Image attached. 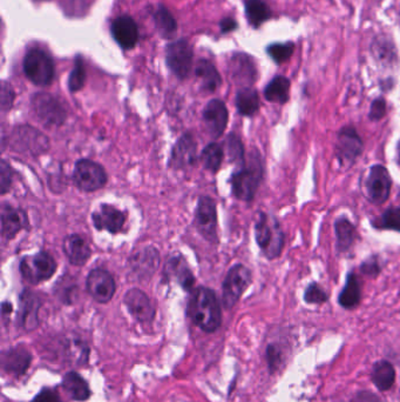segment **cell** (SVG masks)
<instances>
[{
    "label": "cell",
    "mask_w": 400,
    "mask_h": 402,
    "mask_svg": "<svg viewBox=\"0 0 400 402\" xmlns=\"http://www.w3.org/2000/svg\"><path fill=\"white\" fill-rule=\"evenodd\" d=\"M187 313L193 323L207 333H214L222 323V312L215 293L203 286L190 292Z\"/></svg>",
    "instance_id": "6da1fadb"
},
{
    "label": "cell",
    "mask_w": 400,
    "mask_h": 402,
    "mask_svg": "<svg viewBox=\"0 0 400 402\" xmlns=\"http://www.w3.org/2000/svg\"><path fill=\"white\" fill-rule=\"evenodd\" d=\"M263 179V165L258 153L250 155L249 162L241 166L230 178L234 196L242 201H251Z\"/></svg>",
    "instance_id": "7a4b0ae2"
},
{
    "label": "cell",
    "mask_w": 400,
    "mask_h": 402,
    "mask_svg": "<svg viewBox=\"0 0 400 402\" xmlns=\"http://www.w3.org/2000/svg\"><path fill=\"white\" fill-rule=\"evenodd\" d=\"M255 238L265 258L273 260L280 257L284 246V233L275 218L264 212L257 214Z\"/></svg>",
    "instance_id": "3957f363"
},
{
    "label": "cell",
    "mask_w": 400,
    "mask_h": 402,
    "mask_svg": "<svg viewBox=\"0 0 400 402\" xmlns=\"http://www.w3.org/2000/svg\"><path fill=\"white\" fill-rule=\"evenodd\" d=\"M25 76L37 86H48L55 79V62L47 52L31 48L23 62Z\"/></svg>",
    "instance_id": "277c9868"
},
{
    "label": "cell",
    "mask_w": 400,
    "mask_h": 402,
    "mask_svg": "<svg viewBox=\"0 0 400 402\" xmlns=\"http://www.w3.org/2000/svg\"><path fill=\"white\" fill-rule=\"evenodd\" d=\"M21 277L31 285L47 281L57 271V262L47 252H38L37 255H26L21 262Z\"/></svg>",
    "instance_id": "5b68a950"
},
{
    "label": "cell",
    "mask_w": 400,
    "mask_h": 402,
    "mask_svg": "<svg viewBox=\"0 0 400 402\" xmlns=\"http://www.w3.org/2000/svg\"><path fill=\"white\" fill-rule=\"evenodd\" d=\"M253 275L249 268L237 264L227 273L222 286V303L226 310H232L241 299L243 293L251 285Z\"/></svg>",
    "instance_id": "8992f818"
},
{
    "label": "cell",
    "mask_w": 400,
    "mask_h": 402,
    "mask_svg": "<svg viewBox=\"0 0 400 402\" xmlns=\"http://www.w3.org/2000/svg\"><path fill=\"white\" fill-rule=\"evenodd\" d=\"M32 110L41 123L48 126H59L64 124L67 113L65 106L60 103L58 98L50 93H35L32 96Z\"/></svg>",
    "instance_id": "52a82bcc"
},
{
    "label": "cell",
    "mask_w": 400,
    "mask_h": 402,
    "mask_svg": "<svg viewBox=\"0 0 400 402\" xmlns=\"http://www.w3.org/2000/svg\"><path fill=\"white\" fill-rule=\"evenodd\" d=\"M73 179L84 192H96L106 185L107 173L98 162L89 159H80L76 162Z\"/></svg>",
    "instance_id": "ba28073f"
},
{
    "label": "cell",
    "mask_w": 400,
    "mask_h": 402,
    "mask_svg": "<svg viewBox=\"0 0 400 402\" xmlns=\"http://www.w3.org/2000/svg\"><path fill=\"white\" fill-rule=\"evenodd\" d=\"M192 45L185 39H178L168 45L166 50V62L168 67L178 79H185L190 74L193 67Z\"/></svg>",
    "instance_id": "9c48e42d"
},
{
    "label": "cell",
    "mask_w": 400,
    "mask_h": 402,
    "mask_svg": "<svg viewBox=\"0 0 400 402\" xmlns=\"http://www.w3.org/2000/svg\"><path fill=\"white\" fill-rule=\"evenodd\" d=\"M86 289L96 303H107L113 299L117 284L110 272L103 268H96L89 272L86 280Z\"/></svg>",
    "instance_id": "30bf717a"
},
{
    "label": "cell",
    "mask_w": 400,
    "mask_h": 402,
    "mask_svg": "<svg viewBox=\"0 0 400 402\" xmlns=\"http://www.w3.org/2000/svg\"><path fill=\"white\" fill-rule=\"evenodd\" d=\"M195 226L205 240L217 241V212L215 201L210 196H200L196 207Z\"/></svg>",
    "instance_id": "8fae6325"
},
{
    "label": "cell",
    "mask_w": 400,
    "mask_h": 402,
    "mask_svg": "<svg viewBox=\"0 0 400 402\" xmlns=\"http://www.w3.org/2000/svg\"><path fill=\"white\" fill-rule=\"evenodd\" d=\"M362 138L353 126H345L339 131L335 152L343 165H351L362 153Z\"/></svg>",
    "instance_id": "7c38bea8"
},
{
    "label": "cell",
    "mask_w": 400,
    "mask_h": 402,
    "mask_svg": "<svg viewBox=\"0 0 400 402\" xmlns=\"http://www.w3.org/2000/svg\"><path fill=\"white\" fill-rule=\"evenodd\" d=\"M123 305L137 323H149L154 320V305L140 289H130L123 296Z\"/></svg>",
    "instance_id": "4fadbf2b"
},
{
    "label": "cell",
    "mask_w": 400,
    "mask_h": 402,
    "mask_svg": "<svg viewBox=\"0 0 400 402\" xmlns=\"http://www.w3.org/2000/svg\"><path fill=\"white\" fill-rule=\"evenodd\" d=\"M390 173L384 166L373 165L370 169L369 177L366 180V189L367 194L372 203H384L389 199L391 193Z\"/></svg>",
    "instance_id": "5bb4252c"
},
{
    "label": "cell",
    "mask_w": 400,
    "mask_h": 402,
    "mask_svg": "<svg viewBox=\"0 0 400 402\" xmlns=\"http://www.w3.org/2000/svg\"><path fill=\"white\" fill-rule=\"evenodd\" d=\"M202 117L205 130L210 134V137L219 138L226 131L229 112L222 100L212 99L205 105Z\"/></svg>",
    "instance_id": "9a60e30c"
},
{
    "label": "cell",
    "mask_w": 400,
    "mask_h": 402,
    "mask_svg": "<svg viewBox=\"0 0 400 402\" xmlns=\"http://www.w3.org/2000/svg\"><path fill=\"white\" fill-rule=\"evenodd\" d=\"M41 299L38 294L30 289H25L19 296V312L18 323L19 326L26 332H32L39 326V311H40Z\"/></svg>",
    "instance_id": "2e32d148"
},
{
    "label": "cell",
    "mask_w": 400,
    "mask_h": 402,
    "mask_svg": "<svg viewBox=\"0 0 400 402\" xmlns=\"http://www.w3.org/2000/svg\"><path fill=\"white\" fill-rule=\"evenodd\" d=\"M92 221L96 230L118 234L120 233L125 226L126 216L113 205L103 203L98 210L93 212Z\"/></svg>",
    "instance_id": "e0dca14e"
},
{
    "label": "cell",
    "mask_w": 400,
    "mask_h": 402,
    "mask_svg": "<svg viewBox=\"0 0 400 402\" xmlns=\"http://www.w3.org/2000/svg\"><path fill=\"white\" fill-rule=\"evenodd\" d=\"M198 158V144L192 134L185 133L182 135L171 151L169 166L171 169H182L190 166Z\"/></svg>",
    "instance_id": "ac0fdd59"
},
{
    "label": "cell",
    "mask_w": 400,
    "mask_h": 402,
    "mask_svg": "<svg viewBox=\"0 0 400 402\" xmlns=\"http://www.w3.org/2000/svg\"><path fill=\"white\" fill-rule=\"evenodd\" d=\"M32 364L31 352L23 345L8 348L1 355V367L7 374L21 376Z\"/></svg>",
    "instance_id": "d6986e66"
},
{
    "label": "cell",
    "mask_w": 400,
    "mask_h": 402,
    "mask_svg": "<svg viewBox=\"0 0 400 402\" xmlns=\"http://www.w3.org/2000/svg\"><path fill=\"white\" fill-rule=\"evenodd\" d=\"M130 269L139 278H149L160 265V255L154 247H144L130 258Z\"/></svg>",
    "instance_id": "ffe728a7"
},
{
    "label": "cell",
    "mask_w": 400,
    "mask_h": 402,
    "mask_svg": "<svg viewBox=\"0 0 400 402\" xmlns=\"http://www.w3.org/2000/svg\"><path fill=\"white\" fill-rule=\"evenodd\" d=\"M110 31L114 40L123 50H132L139 42V28L130 16H120L112 23Z\"/></svg>",
    "instance_id": "44dd1931"
},
{
    "label": "cell",
    "mask_w": 400,
    "mask_h": 402,
    "mask_svg": "<svg viewBox=\"0 0 400 402\" xmlns=\"http://www.w3.org/2000/svg\"><path fill=\"white\" fill-rule=\"evenodd\" d=\"M230 77L239 85H251L257 79V67L253 59L244 53H236L230 59Z\"/></svg>",
    "instance_id": "7402d4cb"
},
{
    "label": "cell",
    "mask_w": 400,
    "mask_h": 402,
    "mask_svg": "<svg viewBox=\"0 0 400 402\" xmlns=\"http://www.w3.org/2000/svg\"><path fill=\"white\" fill-rule=\"evenodd\" d=\"M28 216L21 208H14L8 203L1 206V235L7 240L13 239L21 230L28 228Z\"/></svg>",
    "instance_id": "603a6c76"
},
{
    "label": "cell",
    "mask_w": 400,
    "mask_h": 402,
    "mask_svg": "<svg viewBox=\"0 0 400 402\" xmlns=\"http://www.w3.org/2000/svg\"><path fill=\"white\" fill-rule=\"evenodd\" d=\"M62 250L69 262L76 267L85 266L92 255V250L89 247L88 242L79 234H71L66 237L62 244Z\"/></svg>",
    "instance_id": "cb8c5ba5"
},
{
    "label": "cell",
    "mask_w": 400,
    "mask_h": 402,
    "mask_svg": "<svg viewBox=\"0 0 400 402\" xmlns=\"http://www.w3.org/2000/svg\"><path fill=\"white\" fill-rule=\"evenodd\" d=\"M62 387L69 396V399L73 401L84 402L92 396V391L89 389L88 382L82 378L81 375L76 372H69L64 376L62 381Z\"/></svg>",
    "instance_id": "d4e9b609"
},
{
    "label": "cell",
    "mask_w": 400,
    "mask_h": 402,
    "mask_svg": "<svg viewBox=\"0 0 400 402\" xmlns=\"http://www.w3.org/2000/svg\"><path fill=\"white\" fill-rule=\"evenodd\" d=\"M195 76L200 79L202 89L205 92H215L222 84V78L219 76V71L212 62L207 59H200L195 69Z\"/></svg>",
    "instance_id": "484cf974"
},
{
    "label": "cell",
    "mask_w": 400,
    "mask_h": 402,
    "mask_svg": "<svg viewBox=\"0 0 400 402\" xmlns=\"http://www.w3.org/2000/svg\"><path fill=\"white\" fill-rule=\"evenodd\" d=\"M362 300V287L357 275L350 272L346 278L345 286L338 296V303L345 310H353L358 306Z\"/></svg>",
    "instance_id": "4316f807"
},
{
    "label": "cell",
    "mask_w": 400,
    "mask_h": 402,
    "mask_svg": "<svg viewBox=\"0 0 400 402\" xmlns=\"http://www.w3.org/2000/svg\"><path fill=\"white\" fill-rule=\"evenodd\" d=\"M371 380L373 385L379 389L380 392H387L392 389L396 381V371L394 364L387 360H380L373 364L371 372Z\"/></svg>",
    "instance_id": "83f0119b"
},
{
    "label": "cell",
    "mask_w": 400,
    "mask_h": 402,
    "mask_svg": "<svg viewBox=\"0 0 400 402\" xmlns=\"http://www.w3.org/2000/svg\"><path fill=\"white\" fill-rule=\"evenodd\" d=\"M337 251L346 253L353 247L357 239L356 227L353 226L348 218H338L335 223Z\"/></svg>",
    "instance_id": "f1b7e54d"
},
{
    "label": "cell",
    "mask_w": 400,
    "mask_h": 402,
    "mask_svg": "<svg viewBox=\"0 0 400 402\" xmlns=\"http://www.w3.org/2000/svg\"><path fill=\"white\" fill-rule=\"evenodd\" d=\"M237 111L244 117H253L260 110V96L256 89L251 87H243L236 94Z\"/></svg>",
    "instance_id": "f546056e"
},
{
    "label": "cell",
    "mask_w": 400,
    "mask_h": 402,
    "mask_svg": "<svg viewBox=\"0 0 400 402\" xmlns=\"http://www.w3.org/2000/svg\"><path fill=\"white\" fill-rule=\"evenodd\" d=\"M154 23L162 38H174L178 33V21L171 13V11L164 5H160L158 10L155 11Z\"/></svg>",
    "instance_id": "4dcf8cb0"
},
{
    "label": "cell",
    "mask_w": 400,
    "mask_h": 402,
    "mask_svg": "<svg viewBox=\"0 0 400 402\" xmlns=\"http://www.w3.org/2000/svg\"><path fill=\"white\" fill-rule=\"evenodd\" d=\"M290 96V80L287 77L278 76L268 84L264 96L270 103L285 104Z\"/></svg>",
    "instance_id": "1f68e13d"
},
{
    "label": "cell",
    "mask_w": 400,
    "mask_h": 402,
    "mask_svg": "<svg viewBox=\"0 0 400 402\" xmlns=\"http://www.w3.org/2000/svg\"><path fill=\"white\" fill-rule=\"evenodd\" d=\"M167 267L168 271H171L176 277L182 289L192 292L193 286L195 284V278L183 257L182 255L173 257L171 262H168Z\"/></svg>",
    "instance_id": "d6a6232c"
},
{
    "label": "cell",
    "mask_w": 400,
    "mask_h": 402,
    "mask_svg": "<svg viewBox=\"0 0 400 402\" xmlns=\"http://www.w3.org/2000/svg\"><path fill=\"white\" fill-rule=\"evenodd\" d=\"M246 16L249 24L257 28L269 21L273 13L264 0H246Z\"/></svg>",
    "instance_id": "836d02e7"
},
{
    "label": "cell",
    "mask_w": 400,
    "mask_h": 402,
    "mask_svg": "<svg viewBox=\"0 0 400 402\" xmlns=\"http://www.w3.org/2000/svg\"><path fill=\"white\" fill-rule=\"evenodd\" d=\"M224 158V151L222 146L217 143H212L207 147L203 148L201 153V162L203 167L210 172L216 173L222 165Z\"/></svg>",
    "instance_id": "e575fe53"
},
{
    "label": "cell",
    "mask_w": 400,
    "mask_h": 402,
    "mask_svg": "<svg viewBox=\"0 0 400 402\" xmlns=\"http://www.w3.org/2000/svg\"><path fill=\"white\" fill-rule=\"evenodd\" d=\"M372 53L378 60L383 64H394L397 62V55H396V48L391 40L385 38V37H378L375 39L371 46Z\"/></svg>",
    "instance_id": "d590c367"
},
{
    "label": "cell",
    "mask_w": 400,
    "mask_h": 402,
    "mask_svg": "<svg viewBox=\"0 0 400 402\" xmlns=\"http://www.w3.org/2000/svg\"><path fill=\"white\" fill-rule=\"evenodd\" d=\"M373 226L380 230H391L400 232V207H391L385 211L379 219L373 221Z\"/></svg>",
    "instance_id": "8d00e7d4"
},
{
    "label": "cell",
    "mask_w": 400,
    "mask_h": 402,
    "mask_svg": "<svg viewBox=\"0 0 400 402\" xmlns=\"http://www.w3.org/2000/svg\"><path fill=\"white\" fill-rule=\"evenodd\" d=\"M86 83V69L84 60L81 57L78 55L74 62V67H73L72 72L69 74V92L76 93L79 92L82 87L85 86Z\"/></svg>",
    "instance_id": "74e56055"
},
{
    "label": "cell",
    "mask_w": 400,
    "mask_h": 402,
    "mask_svg": "<svg viewBox=\"0 0 400 402\" xmlns=\"http://www.w3.org/2000/svg\"><path fill=\"white\" fill-rule=\"evenodd\" d=\"M294 43H278L269 45L267 48L268 55H270V58L276 64H283L289 60L291 55H294Z\"/></svg>",
    "instance_id": "f35d334b"
},
{
    "label": "cell",
    "mask_w": 400,
    "mask_h": 402,
    "mask_svg": "<svg viewBox=\"0 0 400 402\" xmlns=\"http://www.w3.org/2000/svg\"><path fill=\"white\" fill-rule=\"evenodd\" d=\"M227 148H228V155L233 162H237L239 165L243 166L246 164L244 159V148H243L242 141L236 134H230L227 139Z\"/></svg>",
    "instance_id": "ab89813d"
},
{
    "label": "cell",
    "mask_w": 400,
    "mask_h": 402,
    "mask_svg": "<svg viewBox=\"0 0 400 402\" xmlns=\"http://www.w3.org/2000/svg\"><path fill=\"white\" fill-rule=\"evenodd\" d=\"M328 296L324 289H321V286L316 282H312L308 286V289H305L304 301L307 303H315V305H321L326 303Z\"/></svg>",
    "instance_id": "60d3db41"
},
{
    "label": "cell",
    "mask_w": 400,
    "mask_h": 402,
    "mask_svg": "<svg viewBox=\"0 0 400 402\" xmlns=\"http://www.w3.org/2000/svg\"><path fill=\"white\" fill-rule=\"evenodd\" d=\"M282 360H283V354H282L280 348L278 347V345H269L267 347V361L271 374L278 371V367L282 364Z\"/></svg>",
    "instance_id": "b9f144b4"
},
{
    "label": "cell",
    "mask_w": 400,
    "mask_h": 402,
    "mask_svg": "<svg viewBox=\"0 0 400 402\" xmlns=\"http://www.w3.org/2000/svg\"><path fill=\"white\" fill-rule=\"evenodd\" d=\"M12 177H13V171L11 169V166L5 160H3L1 169H0V189H1L3 194H6L10 191L11 185H12Z\"/></svg>",
    "instance_id": "7bdbcfd3"
},
{
    "label": "cell",
    "mask_w": 400,
    "mask_h": 402,
    "mask_svg": "<svg viewBox=\"0 0 400 402\" xmlns=\"http://www.w3.org/2000/svg\"><path fill=\"white\" fill-rule=\"evenodd\" d=\"M387 114V101L384 98H377L373 100L370 108L369 118L372 121H378L383 119Z\"/></svg>",
    "instance_id": "ee69618b"
},
{
    "label": "cell",
    "mask_w": 400,
    "mask_h": 402,
    "mask_svg": "<svg viewBox=\"0 0 400 402\" xmlns=\"http://www.w3.org/2000/svg\"><path fill=\"white\" fill-rule=\"evenodd\" d=\"M14 96H16V94H14L13 89L10 84L3 82V84H1V110L4 112L12 108Z\"/></svg>",
    "instance_id": "f6af8a7d"
},
{
    "label": "cell",
    "mask_w": 400,
    "mask_h": 402,
    "mask_svg": "<svg viewBox=\"0 0 400 402\" xmlns=\"http://www.w3.org/2000/svg\"><path fill=\"white\" fill-rule=\"evenodd\" d=\"M32 402H62V399L55 389H44L35 396Z\"/></svg>",
    "instance_id": "bcb514c9"
},
{
    "label": "cell",
    "mask_w": 400,
    "mask_h": 402,
    "mask_svg": "<svg viewBox=\"0 0 400 402\" xmlns=\"http://www.w3.org/2000/svg\"><path fill=\"white\" fill-rule=\"evenodd\" d=\"M362 274L367 275V277H377L380 273V265L376 258L369 259L366 262H362L360 266Z\"/></svg>",
    "instance_id": "7dc6e473"
},
{
    "label": "cell",
    "mask_w": 400,
    "mask_h": 402,
    "mask_svg": "<svg viewBox=\"0 0 400 402\" xmlns=\"http://www.w3.org/2000/svg\"><path fill=\"white\" fill-rule=\"evenodd\" d=\"M219 28H221L222 33H229V32L236 30L237 21L233 19V18H224V19H222V21L219 23Z\"/></svg>",
    "instance_id": "c3c4849f"
},
{
    "label": "cell",
    "mask_w": 400,
    "mask_h": 402,
    "mask_svg": "<svg viewBox=\"0 0 400 402\" xmlns=\"http://www.w3.org/2000/svg\"><path fill=\"white\" fill-rule=\"evenodd\" d=\"M353 402H379V399L373 393L362 392L357 394Z\"/></svg>",
    "instance_id": "681fc988"
},
{
    "label": "cell",
    "mask_w": 400,
    "mask_h": 402,
    "mask_svg": "<svg viewBox=\"0 0 400 402\" xmlns=\"http://www.w3.org/2000/svg\"><path fill=\"white\" fill-rule=\"evenodd\" d=\"M12 312V305L8 303H3V316H7V314H11Z\"/></svg>",
    "instance_id": "f907efd6"
},
{
    "label": "cell",
    "mask_w": 400,
    "mask_h": 402,
    "mask_svg": "<svg viewBox=\"0 0 400 402\" xmlns=\"http://www.w3.org/2000/svg\"><path fill=\"white\" fill-rule=\"evenodd\" d=\"M398 162L400 164V141L398 143Z\"/></svg>",
    "instance_id": "816d5d0a"
}]
</instances>
